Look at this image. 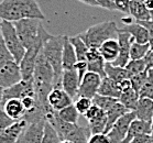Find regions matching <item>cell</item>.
Here are the masks:
<instances>
[{
    "mask_svg": "<svg viewBox=\"0 0 153 143\" xmlns=\"http://www.w3.org/2000/svg\"><path fill=\"white\" fill-rule=\"evenodd\" d=\"M45 19L36 0H1L0 20L16 22L22 19Z\"/></svg>",
    "mask_w": 153,
    "mask_h": 143,
    "instance_id": "cell-1",
    "label": "cell"
},
{
    "mask_svg": "<svg viewBox=\"0 0 153 143\" xmlns=\"http://www.w3.org/2000/svg\"><path fill=\"white\" fill-rule=\"evenodd\" d=\"M65 35H52L50 34L43 42L42 53L44 54L48 62L51 64L54 70V85L53 87H62V53Z\"/></svg>",
    "mask_w": 153,
    "mask_h": 143,
    "instance_id": "cell-2",
    "label": "cell"
},
{
    "mask_svg": "<svg viewBox=\"0 0 153 143\" xmlns=\"http://www.w3.org/2000/svg\"><path fill=\"white\" fill-rule=\"evenodd\" d=\"M119 29L114 21H105L91 25L86 31L79 33L84 42L89 49H98L109 39H117Z\"/></svg>",
    "mask_w": 153,
    "mask_h": 143,
    "instance_id": "cell-3",
    "label": "cell"
},
{
    "mask_svg": "<svg viewBox=\"0 0 153 143\" xmlns=\"http://www.w3.org/2000/svg\"><path fill=\"white\" fill-rule=\"evenodd\" d=\"M25 50L39 42L43 39L46 30L43 28L40 19H22L19 21L12 22Z\"/></svg>",
    "mask_w": 153,
    "mask_h": 143,
    "instance_id": "cell-4",
    "label": "cell"
},
{
    "mask_svg": "<svg viewBox=\"0 0 153 143\" xmlns=\"http://www.w3.org/2000/svg\"><path fill=\"white\" fill-rule=\"evenodd\" d=\"M0 32L2 34L4 43H6V45H7L13 59L17 63L20 64L21 59H23V56L25 54V47L23 46L22 42L18 36L13 23L9 21H1Z\"/></svg>",
    "mask_w": 153,
    "mask_h": 143,
    "instance_id": "cell-5",
    "label": "cell"
},
{
    "mask_svg": "<svg viewBox=\"0 0 153 143\" xmlns=\"http://www.w3.org/2000/svg\"><path fill=\"white\" fill-rule=\"evenodd\" d=\"M49 35L50 33L46 31L42 40H40L39 42H36L35 44L30 46L29 49L25 50V56H23V59H21L20 64H19L20 65L21 75H22V79H29V78L33 77V72H34V66L35 63H36V59H38V56L42 51L44 40Z\"/></svg>",
    "mask_w": 153,
    "mask_h": 143,
    "instance_id": "cell-6",
    "label": "cell"
},
{
    "mask_svg": "<svg viewBox=\"0 0 153 143\" xmlns=\"http://www.w3.org/2000/svg\"><path fill=\"white\" fill-rule=\"evenodd\" d=\"M22 79L20 65L14 59L0 63V87L4 89L11 87Z\"/></svg>",
    "mask_w": 153,
    "mask_h": 143,
    "instance_id": "cell-7",
    "label": "cell"
},
{
    "mask_svg": "<svg viewBox=\"0 0 153 143\" xmlns=\"http://www.w3.org/2000/svg\"><path fill=\"white\" fill-rule=\"evenodd\" d=\"M136 119V113L134 111H128L127 113L120 117L117 121L112 124V127L109 129L106 134L108 136L111 143H122L125 140L127 132L129 130V127L131 122Z\"/></svg>",
    "mask_w": 153,
    "mask_h": 143,
    "instance_id": "cell-8",
    "label": "cell"
},
{
    "mask_svg": "<svg viewBox=\"0 0 153 143\" xmlns=\"http://www.w3.org/2000/svg\"><path fill=\"white\" fill-rule=\"evenodd\" d=\"M29 96H34V84H33V77L29 79H21L19 83L12 85L11 87L4 89V96H2V102L10 99V98H17L22 99Z\"/></svg>",
    "mask_w": 153,
    "mask_h": 143,
    "instance_id": "cell-9",
    "label": "cell"
},
{
    "mask_svg": "<svg viewBox=\"0 0 153 143\" xmlns=\"http://www.w3.org/2000/svg\"><path fill=\"white\" fill-rule=\"evenodd\" d=\"M101 78L102 77L100 75L87 70L85 75L83 76V78H82V80H80L77 98L87 97L93 99L98 93V88L100 86Z\"/></svg>",
    "mask_w": 153,
    "mask_h": 143,
    "instance_id": "cell-10",
    "label": "cell"
},
{
    "mask_svg": "<svg viewBox=\"0 0 153 143\" xmlns=\"http://www.w3.org/2000/svg\"><path fill=\"white\" fill-rule=\"evenodd\" d=\"M33 80L40 82L48 85H54V70H53L51 64L48 62L44 54L41 53L39 54L36 63L34 66L33 72Z\"/></svg>",
    "mask_w": 153,
    "mask_h": 143,
    "instance_id": "cell-11",
    "label": "cell"
},
{
    "mask_svg": "<svg viewBox=\"0 0 153 143\" xmlns=\"http://www.w3.org/2000/svg\"><path fill=\"white\" fill-rule=\"evenodd\" d=\"M117 41L119 44V55L117 59L111 64L115 66L125 67L130 61V47H131V44L134 42V40L130 33L119 29Z\"/></svg>",
    "mask_w": 153,
    "mask_h": 143,
    "instance_id": "cell-12",
    "label": "cell"
},
{
    "mask_svg": "<svg viewBox=\"0 0 153 143\" xmlns=\"http://www.w3.org/2000/svg\"><path fill=\"white\" fill-rule=\"evenodd\" d=\"M48 104L52 110L59 111L61 109L72 105L73 99L62 87H53L48 96Z\"/></svg>",
    "mask_w": 153,
    "mask_h": 143,
    "instance_id": "cell-13",
    "label": "cell"
},
{
    "mask_svg": "<svg viewBox=\"0 0 153 143\" xmlns=\"http://www.w3.org/2000/svg\"><path fill=\"white\" fill-rule=\"evenodd\" d=\"M61 82H62V88L68 94V96L72 99L77 98L78 88H79L80 84V79L78 77L77 70L75 68L74 70H64Z\"/></svg>",
    "mask_w": 153,
    "mask_h": 143,
    "instance_id": "cell-14",
    "label": "cell"
},
{
    "mask_svg": "<svg viewBox=\"0 0 153 143\" xmlns=\"http://www.w3.org/2000/svg\"><path fill=\"white\" fill-rule=\"evenodd\" d=\"M86 63L88 72L96 73L98 75H100L101 77L106 76V73H105L106 62L97 49H89L86 55Z\"/></svg>",
    "mask_w": 153,
    "mask_h": 143,
    "instance_id": "cell-15",
    "label": "cell"
},
{
    "mask_svg": "<svg viewBox=\"0 0 153 143\" xmlns=\"http://www.w3.org/2000/svg\"><path fill=\"white\" fill-rule=\"evenodd\" d=\"M27 123L28 121L25 119H20L14 121L0 134V143H16L22 131L25 130Z\"/></svg>",
    "mask_w": 153,
    "mask_h": 143,
    "instance_id": "cell-16",
    "label": "cell"
},
{
    "mask_svg": "<svg viewBox=\"0 0 153 143\" xmlns=\"http://www.w3.org/2000/svg\"><path fill=\"white\" fill-rule=\"evenodd\" d=\"M0 109H2L4 113L14 121L23 119L25 112H27L21 102V99H17V98H10V99L6 100L1 105Z\"/></svg>",
    "mask_w": 153,
    "mask_h": 143,
    "instance_id": "cell-17",
    "label": "cell"
},
{
    "mask_svg": "<svg viewBox=\"0 0 153 143\" xmlns=\"http://www.w3.org/2000/svg\"><path fill=\"white\" fill-rule=\"evenodd\" d=\"M121 93V83L116 82V80L111 79V78H109L107 76L101 78L100 86L98 88V95H102V96H108V97L119 99Z\"/></svg>",
    "mask_w": 153,
    "mask_h": 143,
    "instance_id": "cell-18",
    "label": "cell"
},
{
    "mask_svg": "<svg viewBox=\"0 0 153 143\" xmlns=\"http://www.w3.org/2000/svg\"><path fill=\"white\" fill-rule=\"evenodd\" d=\"M151 132H152L151 122L142 121V120L136 118L131 122L128 132H127V136H126L125 140L122 141V143H129L136 136H141V134H151Z\"/></svg>",
    "mask_w": 153,
    "mask_h": 143,
    "instance_id": "cell-19",
    "label": "cell"
},
{
    "mask_svg": "<svg viewBox=\"0 0 153 143\" xmlns=\"http://www.w3.org/2000/svg\"><path fill=\"white\" fill-rule=\"evenodd\" d=\"M97 50L106 63H114L119 55L118 41L117 39H109L107 41H105Z\"/></svg>",
    "mask_w": 153,
    "mask_h": 143,
    "instance_id": "cell-20",
    "label": "cell"
},
{
    "mask_svg": "<svg viewBox=\"0 0 153 143\" xmlns=\"http://www.w3.org/2000/svg\"><path fill=\"white\" fill-rule=\"evenodd\" d=\"M78 62L77 56L75 53L73 45L70 41V38L65 35L64 38V44H63V53H62V65L64 70H74L75 65Z\"/></svg>",
    "mask_w": 153,
    "mask_h": 143,
    "instance_id": "cell-21",
    "label": "cell"
},
{
    "mask_svg": "<svg viewBox=\"0 0 153 143\" xmlns=\"http://www.w3.org/2000/svg\"><path fill=\"white\" fill-rule=\"evenodd\" d=\"M121 30L130 33L131 36L133 38V40H134V42L142 43V44L149 43V39H150L149 31L146 30V27H143V25L141 24V23H139L138 21L131 22V23H129V24H126Z\"/></svg>",
    "mask_w": 153,
    "mask_h": 143,
    "instance_id": "cell-22",
    "label": "cell"
},
{
    "mask_svg": "<svg viewBox=\"0 0 153 143\" xmlns=\"http://www.w3.org/2000/svg\"><path fill=\"white\" fill-rule=\"evenodd\" d=\"M136 118L146 122H151L153 118V99L139 98L137 107L134 109Z\"/></svg>",
    "mask_w": 153,
    "mask_h": 143,
    "instance_id": "cell-23",
    "label": "cell"
},
{
    "mask_svg": "<svg viewBox=\"0 0 153 143\" xmlns=\"http://www.w3.org/2000/svg\"><path fill=\"white\" fill-rule=\"evenodd\" d=\"M129 14L136 20V21H149L151 20L150 10L146 7L143 2L131 0L130 7H129Z\"/></svg>",
    "mask_w": 153,
    "mask_h": 143,
    "instance_id": "cell-24",
    "label": "cell"
},
{
    "mask_svg": "<svg viewBox=\"0 0 153 143\" xmlns=\"http://www.w3.org/2000/svg\"><path fill=\"white\" fill-rule=\"evenodd\" d=\"M88 121V128L91 131V134H98V133H105L107 128V115L104 110L98 112Z\"/></svg>",
    "mask_w": 153,
    "mask_h": 143,
    "instance_id": "cell-25",
    "label": "cell"
},
{
    "mask_svg": "<svg viewBox=\"0 0 153 143\" xmlns=\"http://www.w3.org/2000/svg\"><path fill=\"white\" fill-rule=\"evenodd\" d=\"M139 98V94L136 93L134 89L130 86V87L126 88V89L122 90L121 95L119 97V101L128 109V111H134Z\"/></svg>",
    "mask_w": 153,
    "mask_h": 143,
    "instance_id": "cell-26",
    "label": "cell"
},
{
    "mask_svg": "<svg viewBox=\"0 0 153 143\" xmlns=\"http://www.w3.org/2000/svg\"><path fill=\"white\" fill-rule=\"evenodd\" d=\"M127 112H128V109L126 108L125 106L122 105L119 100L117 101L109 110H107V111H106V115H107V128H106V132L105 133H107L108 131H109V129L112 127V124H114L120 117H122L125 113H127Z\"/></svg>",
    "mask_w": 153,
    "mask_h": 143,
    "instance_id": "cell-27",
    "label": "cell"
},
{
    "mask_svg": "<svg viewBox=\"0 0 153 143\" xmlns=\"http://www.w3.org/2000/svg\"><path fill=\"white\" fill-rule=\"evenodd\" d=\"M105 73L106 76L111 78V79L121 83L123 80L130 79V75H129L128 70L125 67L115 66L111 63H106L105 65Z\"/></svg>",
    "mask_w": 153,
    "mask_h": 143,
    "instance_id": "cell-28",
    "label": "cell"
},
{
    "mask_svg": "<svg viewBox=\"0 0 153 143\" xmlns=\"http://www.w3.org/2000/svg\"><path fill=\"white\" fill-rule=\"evenodd\" d=\"M70 41L72 43V45H73L74 50H75L77 61H86V55L88 51H89V47L82 40V38L78 34L74 35V36H71L70 38Z\"/></svg>",
    "mask_w": 153,
    "mask_h": 143,
    "instance_id": "cell-29",
    "label": "cell"
},
{
    "mask_svg": "<svg viewBox=\"0 0 153 143\" xmlns=\"http://www.w3.org/2000/svg\"><path fill=\"white\" fill-rule=\"evenodd\" d=\"M57 115L63 121L68 122V123H78V119H79V113L76 110L74 104L67 106L65 108L61 109L59 111H56Z\"/></svg>",
    "mask_w": 153,
    "mask_h": 143,
    "instance_id": "cell-30",
    "label": "cell"
},
{
    "mask_svg": "<svg viewBox=\"0 0 153 143\" xmlns=\"http://www.w3.org/2000/svg\"><path fill=\"white\" fill-rule=\"evenodd\" d=\"M61 141L62 140L59 138V133L55 130V128L50 122L45 121L41 143H61Z\"/></svg>",
    "mask_w": 153,
    "mask_h": 143,
    "instance_id": "cell-31",
    "label": "cell"
},
{
    "mask_svg": "<svg viewBox=\"0 0 153 143\" xmlns=\"http://www.w3.org/2000/svg\"><path fill=\"white\" fill-rule=\"evenodd\" d=\"M150 47L149 43L142 44V43L133 42L130 47V59H142L146 55V53L149 52Z\"/></svg>",
    "mask_w": 153,
    "mask_h": 143,
    "instance_id": "cell-32",
    "label": "cell"
},
{
    "mask_svg": "<svg viewBox=\"0 0 153 143\" xmlns=\"http://www.w3.org/2000/svg\"><path fill=\"white\" fill-rule=\"evenodd\" d=\"M119 99L117 98H112V97H108V96H102V95H96L94 98H93V104L96 105L97 107L104 110L105 112L109 110L112 106L115 105L116 102L118 101Z\"/></svg>",
    "mask_w": 153,
    "mask_h": 143,
    "instance_id": "cell-33",
    "label": "cell"
},
{
    "mask_svg": "<svg viewBox=\"0 0 153 143\" xmlns=\"http://www.w3.org/2000/svg\"><path fill=\"white\" fill-rule=\"evenodd\" d=\"M139 97L153 99V68L148 70V77H146L144 85L140 89Z\"/></svg>",
    "mask_w": 153,
    "mask_h": 143,
    "instance_id": "cell-34",
    "label": "cell"
},
{
    "mask_svg": "<svg viewBox=\"0 0 153 143\" xmlns=\"http://www.w3.org/2000/svg\"><path fill=\"white\" fill-rule=\"evenodd\" d=\"M125 68L128 70L130 77L133 75H137L139 73H142L146 70V62L144 59H130L128 62V64L125 66Z\"/></svg>",
    "mask_w": 153,
    "mask_h": 143,
    "instance_id": "cell-35",
    "label": "cell"
},
{
    "mask_svg": "<svg viewBox=\"0 0 153 143\" xmlns=\"http://www.w3.org/2000/svg\"><path fill=\"white\" fill-rule=\"evenodd\" d=\"M146 77H148V70H146L142 73H139L137 75H133V76L130 77V83H131V87L134 89L136 93L139 94L140 89L142 88V86L144 85L146 80Z\"/></svg>",
    "mask_w": 153,
    "mask_h": 143,
    "instance_id": "cell-36",
    "label": "cell"
},
{
    "mask_svg": "<svg viewBox=\"0 0 153 143\" xmlns=\"http://www.w3.org/2000/svg\"><path fill=\"white\" fill-rule=\"evenodd\" d=\"M74 106H75L77 111H78V113L84 116L93 106V99L87 97H78L76 99V101H75Z\"/></svg>",
    "mask_w": 153,
    "mask_h": 143,
    "instance_id": "cell-37",
    "label": "cell"
},
{
    "mask_svg": "<svg viewBox=\"0 0 153 143\" xmlns=\"http://www.w3.org/2000/svg\"><path fill=\"white\" fill-rule=\"evenodd\" d=\"M10 59H13V57L9 52V50H8L7 45L4 41L2 34L0 32V63L6 62V61H10Z\"/></svg>",
    "mask_w": 153,
    "mask_h": 143,
    "instance_id": "cell-38",
    "label": "cell"
},
{
    "mask_svg": "<svg viewBox=\"0 0 153 143\" xmlns=\"http://www.w3.org/2000/svg\"><path fill=\"white\" fill-rule=\"evenodd\" d=\"M14 120H12L10 117H8L2 109H0V134L4 132L8 127L11 126Z\"/></svg>",
    "mask_w": 153,
    "mask_h": 143,
    "instance_id": "cell-39",
    "label": "cell"
},
{
    "mask_svg": "<svg viewBox=\"0 0 153 143\" xmlns=\"http://www.w3.org/2000/svg\"><path fill=\"white\" fill-rule=\"evenodd\" d=\"M21 102L25 107V111H33L36 108V102H35V97L34 96H29V97H25L21 99Z\"/></svg>",
    "mask_w": 153,
    "mask_h": 143,
    "instance_id": "cell-40",
    "label": "cell"
},
{
    "mask_svg": "<svg viewBox=\"0 0 153 143\" xmlns=\"http://www.w3.org/2000/svg\"><path fill=\"white\" fill-rule=\"evenodd\" d=\"M87 143H111L106 133H98V134H91Z\"/></svg>",
    "mask_w": 153,
    "mask_h": 143,
    "instance_id": "cell-41",
    "label": "cell"
},
{
    "mask_svg": "<svg viewBox=\"0 0 153 143\" xmlns=\"http://www.w3.org/2000/svg\"><path fill=\"white\" fill-rule=\"evenodd\" d=\"M131 0H114L117 10L121 11L123 13L129 14V7H130Z\"/></svg>",
    "mask_w": 153,
    "mask_h": 143,
    "instance_id": "cell-42",
    "label": "cell"
},
{
    "mask_svg": "<svg viewBox=\"0 0 153 143\" xmlns=\"http://www.w3.org/2000/svg\"><path fill=\"white\" fill-rule=\"evenodd\" d=\"M139 23L143 25V27H146V30L149 31V44H150V47L151 50H153V21L152 20H149V21H138Z\"/></svg>",
    "mask_w": 153,
    "mask_h": 143,
    "instance_id": "cell-43",
    "label": "cell"
},
{
    "mask_svg": "<svg viewBox=\"0 0 153 143\" xmlns=\"http://www.w3.org/2000/svg\"><path fill=\"white\" fill-rule=\"evenodd\" d=\"M98 7L104 8V9H107V10H117L116 8V4L114 2V0H96Z\"/></svg>",
    "mask_w": 153,
    "mask_h": 143,
    "instance_id": "cell-44",
    "label": "cell"
},
{
    "mask_svg": "<svg viewBox=\"0 0 153 143\" xmlns=\"http://www.w3.org/2000/svg\"><path fill=\"white\" fill-rule=\"evenodd\" d=\"M75 70H77V74H78V77L79 79L82 80L83 76L85 75V73L87 72V63L86 61H78L75 65Z\"/></svg>",
    "mask_w": 153,
    "mask_h": 143,
    "instance_id": "cell-45",
    "label": "cell"
},
{
    "mask_svg": "<svg viewBox=\"0 0 153 143\" xmlns=\"http://www.w3.org/2000/svg\"><path fill=\"white\" fill-rule=\"evenodd\" d=\"M129 143H153L151 139V134H141L133 138Z\"/></svg>",
    "mask_w": 153,
    "mask_h": 143,
    "instance_id": "cell-46",
    "label": "cell"
},
{
    "mask_svg": "<svg viewBox=\"0 0 153 143\" xmlns=\"http://www.w3.org/2000/svg\"><path fill=\"white\" fill-rule=\"evenodd\" d=\"M144 62H146V70L153 68V50H150L149 52L146 53V55L144 56Z\"/></svg>",
    "mask_w": 153,
    "mask_h": 143,
    "instance_id": "cell-47",
    "label": "cell"
},
{
    "mask_svg": "<svg viewBox=\"0 0 153 143\" xmlns=\"http://www.w3.org/2000/svg\"><path fill=\"white\" fill-rule=\"evenodd\" d=\"M78 1L83 2V4H87V6H91V7H98L96 0H78Z\"/></svg>",
    "mask_w": 153,
    "mask_h": 143,
    "instance_id": "cell-48",
    "label": "cell"
},
{
    "mask_svg": "<svg viewBox=\"0 0 153 143\" xmlns=\"http://www.w3.org/2000/svg\"><path fill=\"white\" fill-rule=\"evenodd\" d=\"M2 96H4V88L0 87V107H1V102H2Z\"/></svg>",
    "mask_w": 153,
    "mask_h": 143,
    "instance_id": "cell-49",
    "label": "cell"
},
{
    "mask_svg": "<svg viewBox=\"0 0 153 143\" xmlns=\"http://www.w3.org/2000/svg\"><path fill=\"white\" fill-rule=\"evenodd\" d=\"M61 143H73L72 141H70V140H62L61 141Z\"/></svg>",
    "mask_w": 153,
    "mask_h": 143,
    "instance_id": "cell-50",
    "label": "cell"
},
{
    "mask_svg": "<svg viewBox=\"0 0 153 143\" xmlns=\"http://www.w3.org/2000/svg\"><path fill=\"white\" fill-rule=\"evenodd\" d=\"M150 13H151V20L153 21V10L150 11Z\"/></svg>",
    "mask_w": 153,
    "mask_h": 143,
    "instance_id": "cell-51",
    "label": "cell"
},
{
    "mask_svg": "<svg viewBox=\"0 0 153 143\" xmlns=\"http://www.w3.org/2000/svg\"><path fill=\"white\" fill-rule=\"evenodd\" d=\"M151 139H152V142H153V130H152V132H151Z\"/></svg>",
    "mask_w": 153,
    "mask_h": 143,
    "instance_id": "cell-52",
    "label": "cell"
},
{
    "mask_svg": "<svg viewBox=\"0 0 153 143\" xmlns=\"http://www.w3.org/2000/svg\"><path fill=\"white\" fill-rule=\"evenodd\" d=\"M151 127H152V130H153V118H152V121H151Z\"/></svg>",
    "mask_w": 153,
    "mask_h": 143,
    "instance_id": "cell-53",
    "label": "cell"
},
{
    "mask_svg": "<svg viewBox=\"0 0 153 143\" xmlns=\"http://www.w3.org/2000/svg\"><path fill=\"white\" fill-rule=\"evenodd\" d=\"M0 29H1V21H0Z\"/></svg>",
    "mask_w": 153,
    "mask_h": 143,
    "instance_id": "cell-54",
    "label": "cell"
}]
</instances>
